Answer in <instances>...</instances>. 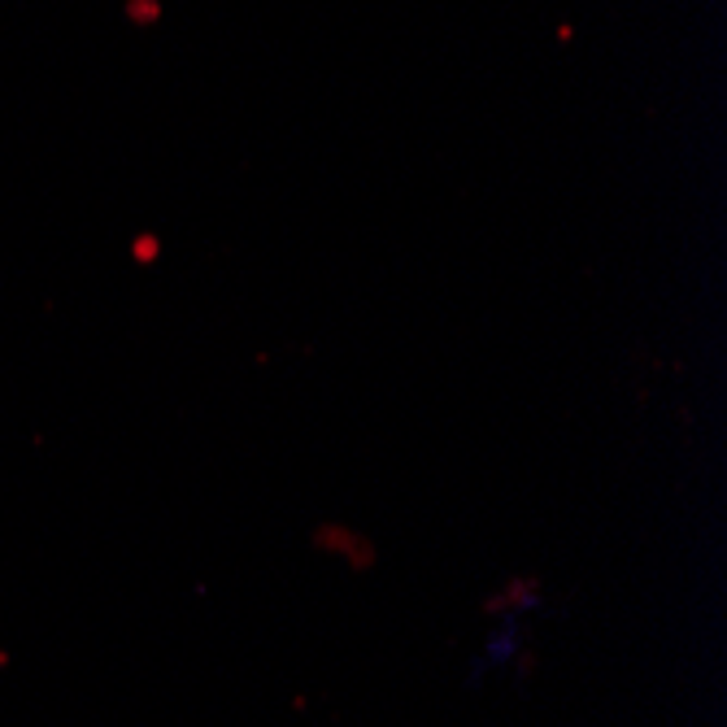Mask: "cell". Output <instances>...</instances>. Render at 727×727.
<instances>
[{
    "instance_id": "obj_1",
    "label": "cell",
    "mask_w": 727,
    "mask_h": 727,
    "mask_svg": "<svg viewBox=\"0 0 727 727\" xmlns=\"http://www.w3.org/2000/svg\"><path fill=\"white\" fill-rule=\"evenodd\" d=\"M157 13H161L157 0H131V18L135 22H157Z\"/></svg>"
},
{
    "instance_id": "obj_2",
    "label": "cell",
    "mask_w": 727,
    "mask_h": 727,
    "mask_svg": "<svg viewBox=\"0 0 727 727\" xmlns=\"http://www.w3.org/2000/svg\"><path fill=\"white\" fill-rule=\"evenodd\" d=\"M135 257H140V262H153V257H157V240H153V236L135 240Z\"/></svg>"
}]
</instances>
